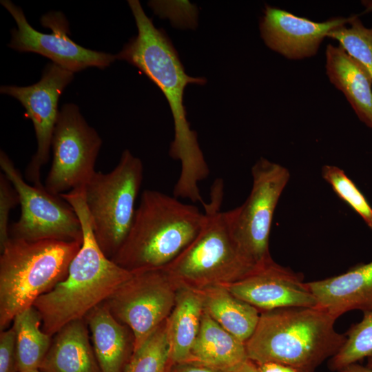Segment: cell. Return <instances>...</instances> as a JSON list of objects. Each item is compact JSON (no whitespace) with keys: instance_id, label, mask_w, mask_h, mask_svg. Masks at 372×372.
I'll return each instance as SVG.
<instances>
[{"instance_id":"obj_34","label":"cell","mask_w":372,"mask_h":372,"mask_svg":"<svg viewBox=\"0 0 372 372\" xmlns=\"http://www.w3.org/2000/svg\"><path fill=\"white\" fill-rule=\"evenodd\" d=\"M367 360H366V366L370 367V368H372V354L369 356L367 358Z\"/></svg>"},{"instance_id":"obj_1","label":"cell","mask_w":372,"mask_h":372,"mask_svg":"<svg viewBox=\"0 0 372 372\" xmlns=\"http://www.w3.org/2000/svg\"><path fill=\"white\" fill-rule=\"evenodd\" d=\"M128 4L136 24L138 34L116 54V59L137 68L162 91L169 105L174 119V138L170 156L180 162V172L174 185V196L194 203L203 199L199 183L209 174V169L200 148L197 133L190 127L183 105L187 84L204 85L206 79L188 76L177 51L164 30L156 28L138 0Z\"/></svg>"},{"instance_id":"obj_20","label":"cell","mask_w":372,"mask_h":372,"mask_svg":"<svg viewBox=\"0 0 372 372\" xmlns=\"http://www.w3.org/2000/svg\"><path fill=\"white\" fill-rule=\"evenodd\" d=\"M249 360L245 343L223 329L204 310L189 361L223 372H236Z\"/></svg>"},{"instance_id":"obj_9","label":"cell","mask_w":372,"mask_h":372,"mask_svg":"<svg viewBox=\"0 0 372 372\" xmlns=\"http://www.w3.org/2000/svg\"><path fill=\"white\" fill-rule=\"evenodd\" d=\"M179 287L165 268L134 272L104 302L131 330L134 351L168 318Z\"/></svg>"},{"instance_id":"obj_29","label":"cell","mask_w":372,"mask_h":372,"mask_svg":"<svg viewBox=\"0 0 372 372\" xmlns=\"http://www.w3.org/2000/svg\"><path fill=\"white\" fill-rule=\"evenodd\" d=\"M0 372H17L15 333L12 327L1 331Z\"/></svg>"},{"instance_id":"obj_23","label":"cell","mask_w":372,"mask_h":372,"mask_svg":"<svg viewBox=\"0 0 372 372\" xmlns=\"http://www.w3.org/2000/svg\"><path fill=\"white\" fill-rule=\"evenodd\" d=\"M11 327L15 333L17 372L39 369L52 340L42 329L39 313L32 306L15 316Z\"/></svg>"},{"instance_id":"obj_12","label":"cell","mask_w":372,"mask_h":372,"mask_svg":"<svg viewBox=\"0 0 372 372\" xmlns=\"http://www.w3.org/2000/svg\"><path fill=\"white\" fill-rule=\"evenodd\" d=\"M1 4L17 24V28L11 30L8 45L14 50L39 54L73 73L90 67L104 69L116 59L114 54L85 48L72 40L68 36L69 23L61 12L52 11L42 16L41 25L51 30V33L45 34L34 29L22 9L11 1L1 0Z\"/></svg>"},{"instance_id":"obj_10","label":"cell","mask_w":372,"mask_h":372,"mask_svg":"<svg viewBox=\"0 0 372 372\" xmlns=\"http://www.w3.org/2000/svg\"><path fill=\"white\" fill-rule=\"evenodd\" d=\"M102 142L76 105H63L53 133L52 161L45 180V189L60 196L85 187L96 172L94 165Z\"/></svg>"},{"instance_id":"obj_11","label":"cell","mask_w":372,"mask_h":372,"mask_svg":"<svg viewBox=\"0 0 372 372\" xmlns=\"http://www.w3.org/2000/svg\"><path fill=\"white\" fill-rule=\"evenodd\" d=\"M0 167L17 190L21 215L10 229V238L30 241L52 239L82 240L81 222L72 207L45 187L25 182L7 154L1 150Z\"/></svg>"},{"instance_id":"obj_21","label":"cell","mask_w":372,"mask_h":372,"mask_svg":"<svg viewBox=\"0 0 372 372\" xmlns=\"http://www.w3.org/2000/svg\"><path fill=\"white\" fill-rule=\"evenodd\" d=\"M204 313L200 293L180 286L174 307L167 319L169 363L187 362L198 337Z\"/></svg>"},{"instance_id":"obj_8","label":"cell","mask_w":372,"mask_h":372,"mask_svg":"<svg viewBox=\"0 0 372 372\" xmlns=\"http://www.w3.org/2000/svg\"><path fill=\"white\" fill-rule=\"evenodd\" d=\"M252 187L245 201L227 211L235 240L256 267L273 260L269 237L273 214L290 173L284 166L260 158L251 168Z\"/></svg>"},{"instance_id":"obj_3","label":"cell","mask_w":372,"mask_h":372,"mask_svg":"<svg viewBox=\"0 0 372 372\" xmlns=\"http://www.w3.org/2000/svg\"><path fill=\"white\" fill-rule=\"evenodd\" d=\"M336 320L318 307L262 311L245 342L249 360L256 364L274 362L297 372H315L346 340L345 334L335 329Z\"/></svg>"},{"instance_id":"obj_25","label":"cell","mask_w":372,"mask_h":372,"mask_svg":"<svg viewBox=\"0 0 372 372\" xmlns=\"http://www.w3.org/2000/svg\"><path fill=\"white\" fill-rule=\"evenodd\" d=\"M340 350L328 360V367L338 372L372 354V310L364 312L362 319L351 325Z\"/></svg>"},{"instance_id":"obj_24","label":"cell","mask_w":372,"mask_h":372,"mask_svg":"<svg viewBox=\"0 0 372 372\" xmlns=\"http://www.w3.org/2000/svg\"><path fill=\"white\" fill-rule=\"evenodd\" d=\"M169 362L167 320L133 353L123 372H166Z\"/></svg>"},{"instance_id":"obj_13","label":"cell","mask_w":372,"mask_h":372,"mask_svg":"<svg viewBox=\"0 0 372 372\" xmlns=\"http://www.w3.org/2000/svg\"><path fill=\"white\" fill-rule=\"evenodd\" d=\"M73 72L50 63L41 79L28 86L1 85L0 92L17 99L25 109L24 116L32 121L37 142L36 152L28 163L25 176L37 187L41 171L48 162L53 133L59 115L58 103L65 88L74 79Z\"/></svg>"},{"instance_id":"obj_22","label":"cell","mask_w":372,"mask_h":372,"mask_svg":"<svg viewBox=\"0 0 372 372\" xmlns=\"http://www.w3.org/2000/svg\"><path fill=\"white\" fill-rule=\"evenodd\" d=\"M197 291L205 311L223 329L245 343L254 333L260 312L231 293L224 285Z\"/></svg>"},{"instance_id":"obj_2","label":"cell","mask_w":372,"mask_h":372,"mask_svg":"<svg viewBox=\"0 0 372 372\" xmlns=\"http://www.w3.org/2000/svg\"><path fill=\"white\" fill-rule=\"evenodd\" d=\"M60 196L78 216L83 239L66 277L33 304L41 316L43 330L50 336L68 324L84 319L133 275V272L107 257L99 247L86 206L84 187L72 189Z\"/></svg>"},{"instance_id":"obj_6","label":"cell","mask_w":372,"mask_h":372,"mask_svg":"<svg viewBox=\"0 0 372 372\" xmlns=\"http://www.w3.org/2000/svg\"><path fill=\"white\" fill-rule=\"evenodd\" d=\"M224 184L216 179L204 203V221L194 240L163 267L180 286L194 290L237 282L258 267L244 255L233 235L227 211L221 210Z\"/></svg>"},{"instance_id":"obj_16","label":"cell","mask_w":372,"mask_h":372,"mask_svg":"<svg viewBox=\"0 0 372 372\" xmlns=\"http://www.w3.org/2000/svg\"><path fill=\"white\" fill-rule=\"evenodd\" d=\"M307 284L317 300V307L336 319L350 311L372 310V261Z\"/></svg>"},{"instance_id":"obj_18","label":"cell","mask_w":372,"mask_h":372,"mask_svg":"<svg viewBox=\"0 0 372 372\" xmlns=\"http://www.w3.org/2000/svg\"><path fill=\"white\" fill-rule=\"evenodd\" d=\"M39 369L41 372H101L85 319L68 324L52 336Z\"/></svg>"},{"instance_id":"obj_26","label":"cell","mask_w":372,"mask_h":372,"mask_svg":"<svg viewBox=\"0 0 372 372\" xmlns=\"http://www.w3.org/2000/svg\"><path fill=\"white\" fill-rule=\"evenodd\" d=\"M329 32L327 37L337 40L351 56L364 69L372 81V27L366 28L354 15L349 23Z\"/></svg>"},{"instance_id":"obj_19","label":"cell","mask_w":372,"mask_h":372,"mask_svg":"<svg viewBox=\"0 0 372 372\" xmlns=\"http://www.w3.org/2000/svg\"><path fill=\"white\" fill-rule=\"evenodd\" d=\"M326 71L330 82L344 94L359 119L372 128V81L362 66L341 46L329 44Z\"/></svg>"},{"instance_id":"obj_30","label":"cell","mask_w":372,"mask_h":372,"mask_svg":"<svg viewBox=\"0 0 372 372\" xmlns=\"http://www.w3.org/2000/svg\"><path fill=\"white\" fill-rule=\"evenodd\" d=\"M166 372H223L220 370L195 362H182L169 363Z\"/></svg>"},{"instance_id":"obj_27","label":"cell","mask_w":372,"mask_h":372,"mask_svg":"<svg viewBox=\"0 0 372 372\" xmlns=\"http://www.w3.org/2000/svg\"><path fill=\"white\" fill-rule=\"evenodd\" d=\"M322 176L337 196L353 209L372 229V207L355 184L345 172L334 165H324Z\"/></svg>"},{"instance_id":"obj_14","label":"cell","mask_w":372,"mask_h":372,"mask_svg":"<svg viewBox=\"0 0 372 372\" xmlns=\"http://www.w3.org/2000/svg\"><path fill=\"white\" fill-rule=\"evenodd\" d=\"M224 286L260 312L285 307H317V300L303 281V275L273 260L244 278Z\"/></svg>"},{"instance_id":"obj_17","label":"cell","mask_w":372,"mask_h":372,"mask_svg":"<svg viewBox=\"0 0 372 372\" xmlns=\"http://www.w3.org/2000/svg\"><path fill=\"white\" fill-rule=\"evenodd\" d=\"M84 319L101 372H123L134 351L130 328L119 322L104 302Z\"/></svg>"},{"instance_id":"obj_4","label":"cell","mask_w":372,"mask_h":372,"mask_svg":"<svg viewBox=\"0 0 372 372\" xmlns=\"http://www.w3.org/2000/svg\"><path fill=\"white\" fill-rule=\"evenodd\" d=\"M203 221L204 213L196 206L145 189L131 229L111 259L133 273L163 268L194 240Z\"/></svg>"},{"instance_id":"obj_15","label":"cell","mask_w":372,"mask_h":372,"mask_svg":"<svg viewBox=\"0 0 372 372\" xmlns=\"http://www.w3.org/2000/svg\"><path fill=\"white\" fill-rule=\"evenodd\" d=\"M353 16L316 22L266 5L260 22V34L272 50L287 59H302L315 55L328 33L349 23Z\"/></svg>"},{"instance_id":"obj_28","label":"cell","mask_w":372,"mask_h":372,"mask_svg":"<svg viewBox=\"0 0 372 372\" xmlns=\"http://www.w3.org/2000/svg\"><path fill=\"white\" fill-rule=\"evenodd\" d=\"M20 203L14 187L3 173L0 174V249L10 238L9 218L11 210Z\"/></svg>"},{"instance_id":"obj_33","label":"cell","mask_w":372,"mask_h":372,"mask_svg":"<svg viewBox=\"0 0 372 372\" xmlns=\"http://www.w3.org/2000/svg\"><path fill=\"white\" fill-rule=\"evenodd\" d=\"M236 372H258L256 364L249 360L240 370Z\"/></svg>"},{"instance_id":"obj_7","label":"cell","mask_w":372,"mask_h":372,"mask_svg":"<svg viewBox=\"0 0 372 372\" xmlns=\"http://www.w3.org/2000/svg\"><path fill=\"white\" fill-rule=\"evenodd\" d=\"M143 176L141 160L125 149L111 172L96 171L84 187L95 238L110 258L118 251L131 229Z\"/></svg>"},{"instance_id":"obj_35","label":"cell","mask_w":372,"mask_h":372,"mask_svg":"<svg viewBox=\"0 0 372 372\" xmlns=\"http://www.w3.org/2000/svg\"><path fill=\"white\" fill-rule=\"evenodd\" d=\"M19 372H41L39 369H30V370H26V371H19Z\"/></svg>"},{"instance_id":"obj_32","label":"cell","mask_w":372,"mask_h":372,"mask_svg":"<svg viewBox=\"0 0 372 372\" xmlns=\"http://www.w3.org/2000/svg\"><path fill=\"white\" fill-rule=\"evenodd\" d=\"M338 372H372V368L356 362L342 368Z\"/></svg>"},{"instance_id":"obj_5","label":"cell","mask_w":372,"mask_h":372,"mask_svg":"<svg viewBox=\"0 0 372 372\" xmlns=\"http://www.w3.org/2000/svg\"><path fill=\"white\" fill-rule=\"evenodd\" d=\"M82 240L10 238L1 249L0 329L62 281Z\"/></svg>"},{"instance_id":"obj_31","label":"cell","mask_w":372,"mask_h":372,"mask_svg":"<svg viewBox=\"0 0 372 372\" xmlns=\"http://www.w3.org/2000/svg\"><path fill=\"white\" fill-rule=\"evenodd\" d=\"M258 372H297L293 369L274 362H267L256 364Z\"/></svg>"}]
</instances>
